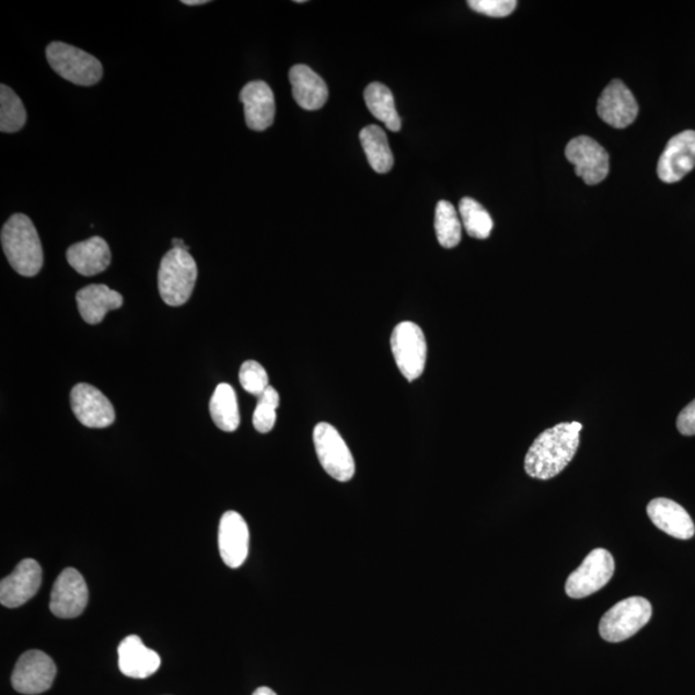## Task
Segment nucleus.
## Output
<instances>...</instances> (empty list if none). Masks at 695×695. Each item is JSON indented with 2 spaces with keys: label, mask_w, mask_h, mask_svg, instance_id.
<instances>
[{
  "label": "nucleus",
  "mask_w": 695,
  "mask_h": 695,
  "mask_svg": "<svg viewBox=\"0 0 695 695\" xmlns=\"http://www.w3.org/2000/svg\"><path fill=\"white\" fill-rule=\"evenodd\" d=\"M71 408L88 428H107L115 421V409L104 393L92 385L78 384L71 391Z\"/></svg>",
  "instance_id": "f8f14e48"
},
{
  "label": "nucleus",
  "mask_w": 695,
  "mask_h": 695,
  "mask_svg": "<svg viewBox=\"0 0 695 695\" xmlns=\"http://www.w3.org/2000/svg\"><path fill=\"white\" fill-rule=\"evenodd\" d=\"M253 695H277L273 690H269L267 686L258 687L257 691L253 693Z\"/></svg>",
  "instance_id": "72a5a7b5"
},
{
  "label": "nucleus",
  "mask_w": 695,
  "mask_h": 695,
  "mask_svg": "<svg viewBox=\"0 0 695 695\" xmlns=\"http://www.w3.org/2000/svg\"><path fill=\"white\" fill-rule=\"evenodd\" d=\"M471 9L489 18H507L517 9L516 0H471Z\"/></svg>",
  "instance_id": "7c9ffc66"
},
{
  "label": "nucleus",
  "mask_w": 695,
  "mask_h": 695,
  "mask_svg": "<svg viewBox=\"0 0 695 695\" xmlns=\"http://www.w3.org/2000/svg\"><path fill=\"white\" fill-rule=\"evenodd\" d=\"M438 243L445 248H452L461 241V222L455 207L450 201H439L436 208L435 221Z\"/></svg>",
  "instance_id": "cd10ccee"
},
{
  "label": "nucleus",
  "mask_w": 695,
  "mask_h": 695,
  "mask_svg": "<svg viewBox=\"0 0 695 695\" xmlns=\"http://www.w3.org/2000/svg\"><path fill=\"white\" fill-rule=\"evenodd\" d=\"M57 675L56 664L42 650H28L20 657L12 672L13 690L26 695H36L53 687Z\"/></svg>",
  "instance_id": "1a4fd4ad"
},
{
  "label": "nucleus",
  "mask_w": 695,
  "mask_h": 695,
  "mask_svg": "<svg viewBox=\"0 0 695 695\" xmlns=\"http://www.w3.org/2000/svg\"><path fill=\"white\" fill-rule=\"evenodd\" d=\"M650 521L671 537L690 540L694 536L695 526L690 513L675 501L655 499L647 508Z\"/></svg>",
  "instance_id": "6ab92c4d"
},
{
  "label": "nucleus",
  "mask_w": 695,
  "mask_h": 695,
  "mask_svg": "<svg viewBox=\"0 0 695 695\" xmlns=\"http://www.w3.org/2000/svg\"><path fill=\"white\" fill-rule=\"evenodd\" d=\"M69 265L83 276L104 273L112 263L108 244L100 236H93L82 243L71 245L66 252Z\"/></svg>",
  "instance_id": "412c9836"
},
{
  "label": "nucleus",
  "mask_w": 695,
  "mask_h": 695,
  "mask_svg": "<svg viewBox=\"0 0 695 695\" xmlns=\"http://www.w3.org/2000/svg\"><path fill=\"white\" fill-rule=\"evenodd\" d=\"M566 157L587 185H598L610 174L609 152L595 139L587 136L574 138L567 146Z\"/></svg>",
  "instance_id": "9d476101"
},
{
  "label": "nucleus",
  "mask_w": 695,
  "mask_h": 695,
  "mask_svg": "<svg viewBox=\"0 0 695 695\" xmlns=\"http://www.w3.org/2000/svg\"><path fill=\"white\" fill-rule=\"evenodd\" d=\"M197 280V266L193 255L186 251L172 248L160 263L159 292L164 302L179 306L192 298Z\"/></svg>",
  "instance_id": "7ed1b4c3"
},
{
  "label": "nucleus",
  "mask_w": 695,
  "mask_h": 695,
  "mask_svg": "<svg viewBox=\"0 0 695 695\" xmlns=\"http://www.w3.org/2000/svg\"><path fill=\"white\" fill-rule=\"evenodd\" d=\"M677 429L683 436H695V399L677 416Z\"/></svg>",
  "instance_id": "2f4dec72"
},
{
  "label": "nucleus",
  "mask_w": 695,
  "mask_h": 695,
  "mask_svg": "<svg viewBox=\"0 0 695 695\" xmlns=\"http://www.w3.org/2000/svg\"><path fill=\"white\" fill-rule=\"evenodd\" d=\"M652 613V604L646 598L622 600L604 614L599 624V634L609 642L625 641L648 624Z\"/></svg>",
  "instance_id": "39448f33"
},
{
  "label": "nucleus",
  "mask_w": 695,
  "mask_h": 695,
  "mask_svg": "<svg viewBox=\"0 0 695 695\" xmlns=\"http://www.w3.org/2000/svg\"><path fill=\"white\" fill-rule=\"evenodd\" d=\"M240 384L253 396H262L269 386L267 371L257 361H246L240 369Z\"/></svg>",
  "instance_id": "c756f323"
},
{
  "label": "nucleus",
  "mask_w": 695,
  "mask_h": 695,
  "mask_svg": "<svg viewBox=\"0 0 695 695\" xmlns=\"http://www.w3.org/2000/svg\"><path fill=\"white\" fill-rule=\"evenodd\" d=\"M210 415L216 426L223 431H235L240 426L236 392L230 384H219L210 399Z\"/></svg>",
  "instance_id": "b1692460"
},
{
  "label": "nucleus",
  "mask_w": 695,
  "mask_h": 695,
  "mask_svg": "<svg viewBox=\"0 0 695 695\" xmlns=\"http://www.w3.org/2000/svg\"><path fill=\"white\" fill-rule=\"evenodd\" d=\"M394 361L408 382L419 379L426 370L428 346L421 327L414 322H401L391 336Z\"/></svg>",
  "instance_id": "423d86ee"
},
{
  "label": "nucleus",
  "mask_w": 695,
  "mask_h": 695,
  "mask_svg": "<svg viewBox=\"0 0 695 695\" xmlns=\"http://www.w3.org/2000/svg\"><path fill=\"white\" fill-rule=\"evenodd\" d=\"M42 568L34 559L19 563L10 576L0 582V603L7 609H19L39 591L42 584Z\"/></svg>",
  "instance_id": "ddd939ff"
},
{
  "label": "nucleus",
  "mask_w": 695,
  "mask_h": 695,
  "mask_svg": "<svg viewBox=\"0 0 695 695\" xmlns=\"http://www.w3.org/2000/svg\"><path fill=\"white\" fill-rule=\"evenodd\" d=\"M364 102L370 113L392 131L401 130V119L393 93L382 83H371L364 91Z\"/></svg>",
  "instance_id": "393cba45"
},
{
  "label": "nucleus",
  "mask_w": 695,
  "mask_h": 695,
  "mask_svg": "<svg viewBox=\"0 0 695 695\" xmlns=\"http://www.w3.org/2000/svg\"><path fill=\"white\" fill-rule=\"evenodd\" d=\"M0 239L7 259L19 275L34 277L40 273L43 247L31 218L25 215L12 216L3 225Z\"/></svg>",
  "instance_id": "f03ea898"
},
{
  "label": "nucleus",
  "mask_w": 695,
  "mask_h": 695,
  "mask_svg": "<svg viewBox=\"0 0 695 695\" xmlns=\"http://www.w3.org/2000/svg\"><path fill=\"white\" fill-rule=\"evenodd\" d=\"M26 108L10 86H0V130L16 134L26 124Z\"/></svg>",
  "instance_id": "bb28decb"
},
{
  "label": "nucleus",
  "mask_w": 695,
  "mask_h": 695,
  "mask_svg": "<svg viewBox=\"0 0 695 695\" xmlns=\"http://www.w3.org/2000/svg\"><path fill=\"white\" fill-rule=\"evenodd\" d=\"M695 166V131L672 137L658 161V177L664 183L682 181Z\"/></svg>",
  "instance_id": "4468645a"
},
{
  "label": "nucleus",
  "mask_w": 695,
  "mask_h": 695,
  "mask_svg": "<svg viewBox=\"0 0 695 695\" xmlns=\"http://www.w3.org/2000/svg\"><path fill=\"white\" fill-rule=\"evenodd\" d=\"M240 101L245 109L246 126L263 131L273 126L276 115V102L270 86L263 80L247 83L240 92Z\"/></svg>",
  "instance_id": "f3484780"
},
{
  "label": "nucleus",
  "mask_w": 695,
  "mask_h": 695,
  "mask_svg": "<svg viewBox=\"0 0 695 695\" xmlns=\"http://www.w3.org/2000/svg\"><path fill=\"white\" fill-rule=\"evenodd\" d=\"M460 217L467 235L478 240H486L494 230L493 217L478 201L464 197L459 205Z\"/></svg>",
  "instance_id": "a878e982"
},
{
  "label": "nucleus",
  "mask_w": 695,
  "mask_h": 695,
  "mask_svg": "<svg viewBox=\"0 0 695 695\" xmlns=\"http://www.w3.org/2000/svg\"><path fill=\"white\" fill-rule=\"evenodd\" d=\"M598 114L609 126L624 129L638 118L639 106L633 92L621 80H613L598 101Z\"/></svg>",
  "instance_id": "2eb2a0df"
},
{
  "label": "nucleus",
  "mask_w": 695,
  "mask_h": 695,
  "mask_svg": "<svg viewBox=\"0 0 695 695\" xmlns=\"http://www.w3.org/2000/svg\"><path fill=\"white\" fill-rule=\"evenodd\" d=\"M119 669L123 675L131 679H148L160 669L161 658L144 646L137 635H129L119 644Z\"/></svg>",
  "instance_id": "a211bd4d"
},
{
  "label": "nucleus",
  "mask_w": 695,
  "mask_h": 695,
  "mask_svg": "<svg viewBox=\"0 0 695 695\" xmlns=\"http://www.w3.org/2000/svg\"><path fill=\"white\" fill-rule=\"evenodd\" d=\"M313 443L320 464L332 478L339 482L354 478L355 459L338 429L328 422L317 424L313 430Z\"/></svg>",
  "instance_id": "0eeeda50"
},
{
  "label": "nucleus",
  "mask_w": 695,
  "mask_h": 695,
  "mask_svg": "<svg viewBox=\"0 0 695 695\" xmlns=\"http://www.w3.org/2000/svg\"><path fill=\"white\" fill-rule=\"evenodd\" d=\"M90 600L82 575L76 568H66L58 576L50 592L49 609L58 618H77Z\"/></svg>",
  "instance_id": "9b49d317"
},
{
  "label": "nucleus",
  "mask_w": 695,
  "mask_h": 695,
  "mask_svg": "<svg viewBox=\"0 0 695 695\" xmlns=\"http://www.w3.org/2000/svg\"><path fill=\"white\" fill-rule=\"evenodd\" d=\"M582 424L560 422L541 433L532 443L524 460V470L530 477L547 480L566 470L574 460Z\"/></svg>",
  "instance_id": "f257e3e1"
},
{
  "label": "nucleus",
  "mask_w": 695,
  "mask_h": 695,
  "mask_svg": "<svg viewBox=\"0 0 695 695\" xmlns=\"http://www.w3.org/2000/svg\"><path fill=\"white\" fill-rule=\"evenodd\" d=\"M46 55L50 68L72 84L91 86L97 84L104 76V68L96 57L70 44L50 43Z\"/></svg>",
  "instance_id": "20e7f679"
},
{
  "label": "nucleus",
  "mask_w": 695,
  "mask_h": 695,
  "mask_svg": "<svg viewBox=\"0 0 695 695\" xmlns=\"http://www.w3.org/2000/svg\"><path fill=\"white\" fill-rule=\"evenodd\" d=\"M614 568L616 566H614L612 554L605 548H595L568 577L567 595L572 599H583L595 594L612 580Z\"/></svg>",
  "instance_id": "6e6552de"
},
{
  "label": "nucleus",
  "mask_w": 695,
  "mask_h": 695,
  "mask_svg": "<svg viewBox=\"0 0 695 695\" xmlns=\"http://www.w3.org/2000/svg\"><path fill=\"white\" fill-rule=\"evenodd\" d=\"M360 139L372 170L379 174L391 172L394 158L385 131L378 126H369L361 130Z\"/></svg>",
  "instance_id": "5701e85b"
},
{
  "label": "nucleus",
  "mask_w": 695,
  "mask_h": 695,
  "mask_svg": "<svg viewBox=\"0 0 695 695\" xmlns=\"http://www.w3.org/2000/svg\"><path fill=\"white\" fill-rule=\"evenodd\" d=\"M292 86V97L297 104L309 112L320 109L326 105L328 99L327 85L309 66H292L289 72Z\"/></svg>",
  "instance_id": "aec40b11"
},
{
  "label": "nucleus",
  "mask_w": 695,
  "mask_h": 695,
  "mask_svg": "<svg viewBox=\"0 0 695 695\" xmlns=\"http://www.w3.org/2000/svg\"><path fill=\"white\" fill-rule=\"evenodd\" d=\"M172 243H173V248H178V251L188 252V246L185 244V241L181 239H173Z\"/></svg>",
  "instance_id": "473e14b6"
},
{
  "label": "nucleus",
  "mask_w": 695,
  "mask_h": 695,
  "mask_svg": "<svg viewBox=\"0 0 695 695\" xmlns=\"http://www.w3.org/2000/svg\"><path fill=\"white\" fill-rule=\"evenodd\" d=\"M183 4L186 5H202V4H208V0H183L182 2Z\"/></svg>",
  "instance_id": "f704fd0d"
},
{
  "label": "nucleus",
  "mask_w": 695,
  "mask_h": 695,
  "mask_svg": "<svg viewBox=\"0 0 695 695\" xmlns=\"http://www.w3.org/2000/svg\"><path fill=\"white\" fill-rule=\"evenodd\" d=\"M280 405V396L273 386H268L267 391L258 397L257 408L253 415V426L259 433H269L276 424V409Z\"/></svg>",
  "instance_id": "c85d7f7f"
},
{
  "label": "nucleus",
  "mask_w": 695,
  "mask_h": 695,
  "mask_svg": "<svg viewBox=\"0 0 695 695\" xmlns=\"http://www.w3.org/2000/svg\"><path fill=\"white\" fill-rule=\"evenodd\" d=\"M248 526L236 511H225L218 530V547L227 567L236 569L244 565L248 555Z\"/></svg>",
  "instance_id": "dca6fc26"
},
{
  "label": "nucleus",
  "mask_w": 695,
  "mask_h": 695,
  "mask_svg": "<svg viewBox=\"0 0 695 695\" xmlns=\"http://www.w3.org/2000/svg\"><path fill=\"white\" fill-rule=\"evenodd\" d=\"M78 309L86 324L97 325L109 311L119 310L123 305L120 292L106 285H90L77 294Z\"/></svg>",
  "instance_id": "4be33fe9"
}]
</instances>
